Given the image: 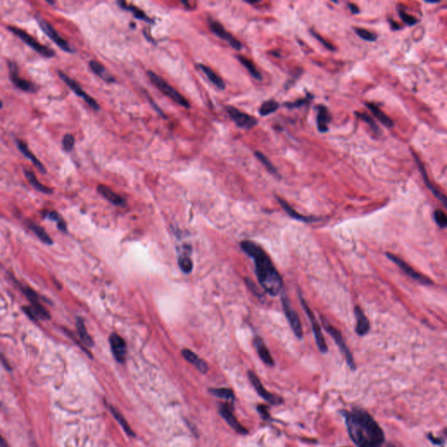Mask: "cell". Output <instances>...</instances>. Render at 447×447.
Here are the masks:
<instances>
[{
    "label": "cell",
    "instance_id": "obj_26",
    "mask_svg": "<svg viewBox=\"0 0 447 447\" xmlns=\"http://www.w3.org/2000/svg\"><path fill=\"white\" fill-rule=\"evenodd\" d=\"M182 356H183V358L188 361L189 362H191L192 364H194L198 369H199L200 372L202 373H206L208 371V365L204 360H202L201 358H199L197 355L195 354L194 352H192L191 350H188V349H183L182 350Z\"/></svg>",
    "mask_w": 447,
    "mask_h": 447
},
{
    "label": "cell",
    "instance_id": "obj_20",
    "mask_svg": "<svg viewBox=\"0 0 447 447\" xmlns=\"http://www.w3.org/2000/svg\"><path fill=\"white\" fill-rule=\"evenodd\" d=\"M253 345L256 349L257 353L259 355V357H260V358L262 360V362H264L265 364L270 366V367L274 366V360H273L270 351H269L268 347L265 344L264 341L262 340L261 337L256 336L253 340Z\"/></svg>",
    "mask_w": 447,
    "mask_h": 447
},
{
    "label": "cell",
    "instance_id": "obj_47",
    "mask_svg": "<svg viewBox=\"0 0 447 447\" xmlns=\"http://www.w3.org/2000/svg\"><path fill=\"white\" fill-rule=\"evenodd\" d=\"M427 438L428 440H430V442L435 446L441 447H444L445 446V440H442L440 437H435L432 433H428Z\"/></svg>",
    "mask_w": 447,
    "mask_h": 447
},
{
    "label": "cell",
    "instance_id": "obj_29",
    "mask_svg": "<svg viewBox=\"0 0 447 447\" xmlns=\"http://www.w3.org/2000/svg\"><path fill=\"white\" fill-rule=\"evenodd\" d=\"M76 328H77V331H78L79 337L81 339L82 343L87 347H89V348L93 347L94 345V342H93L92 337L88 333L87 328H86L85 323H84V321H83L82 317H77Z\"/></svg>",
    "mask_w": 447,
    "mask_h": 447
},
{
    "label": "cell",
    "instance_id": "obj_37",
    "mask_svg": "<svg viewBox=\"0 0 447 447\" xmlns=\"http://www.w3.org/2000/svg\"><path fill=\"white\" fill-rule=\"evenodd\" d=\"M255 156H256L258 160H259V161H260V162H261V163H262L263 165H264L265 167H266V169H267V170H268V171L269 172L271 173V174H272V175L274 176H279V173H278V171H277V169L275 168V166H274V165H273V164L271 163V161H270V160H269L268 158L267 157V156H265L264 154H263L262 152H255Z\"/></svg>",
    "mask_w": 447,
    "mask_h": 447
},
{
    "label": "cell",
    "instance_id": "obj_15",
    "mask_svg": "<svg viewBox=\"0 0 447 447\" xmlns=\"http://www.w3.org/2000/svg\"><path fill=\"white\" fill-rule=\"evenodd\" d=\"M8 67H9L10 80H11V82H12L13 85L17 87L18 89L23 90L25 92L35 93L36 88L32 83L28 82L25 79L20 78L18 66H17V64L15 62H9Z\"/></svg>",
    "mask_w": 447,
    "mask_h": 447
},
{
    "label": "cell",
    "instance_id": "obj_25",
    "mask_svg": "<svg viewBox=\"0 0 447 447\" xmlns=\"http://www.w3.org/2000/svg\"><path fill=\"white\" fill-rule=\"evenodd\" d=\"M198 66H199V69L202 71L204 74H206V76H207V78L209 79V81H210L214 86H216L218 89H226V83L224 82V80H223L218 74H216L210 67L206 66L205 64H201V63L199 64Z\"/></svg>",
    "mask_w": 447,
    "mask_h": 447
},
{
    "label": "cell",
    "instance_id": "obj_18",
    "mask_svg": "<svg viewBox=\"0 0 447 447\" xmlns=\"http://www.w3.org/2000/svg\"><path fill=\"white\" fill-rule=\"evenodd\" d=\"M277 201L279 202L282 209L286 211L290 218L294 219H297L299 221L304 222V223H315V222H319L323 219L321 217H315V216H306L302 214L299 213L296 211L289 204H288L284 199H280L279 197H276Z\"/></svg>",
    "mask_w": 447,
    "mask_h": 447
},
{
    "label": "cell",
    "instance_id": "obj_32",
    "mask_svg": "<svg viewBox=\"0 0 447 447\" xmlns=\"http://www.w3.org/2000/svg\"><path fill=\"white\" fill-rule=\"evenodd\" d=\"M237 58L239 60V62L241 63L242 65L247 69L249 74H251V76L253 78L255 79L257 81H262V75L260 73V71L257 69V67L253 64V61H251L250 60L245 58V56H242V55H238Z\"/></svg>",
    "mask_w": 447,
    "mask_h": 447
},
{
    "label": "cell",
    "instance_id": "obj_4",
    "mask_svg": "<svg viewBox=\"0 0 447 447\" xmlns=\"http://www.w3.org/2000/svg\"><path fill=\"white\" fill-rule=\"evenodd\" d=\"M321 321H322V324H323V328H325V330L330 334L331 337L333 338L334 342L336 343V345L338 346L339 350L344 356V358L346 359L347 364L350 367L351 370L354 371L355 369H357L354 358H353L352 353L350 352L349 347L347 346L346 342L342 337V333L336 328L332 326L330 323L327 321L326 318L323 317V315H321Z\"/></svg>",
    "mask_w": 447,
    "mask_h": 447
},
{
    "label": "cell",
    "instance_id": "obj_56",
    "mask_svg": "<svg viewBox=\"0 0 447 447\" xmlns=\"http://www.w3.org/2000/svg\"><path fill=\"white\" fill-rule=\"evenodd\" d=\"M2 108H3V102L0 101V109H2Z\"/></svg>",
    "mask_w": 447,
    "mask_h": 447
},
{
    "label": "cell",
    "instance_id": "obj_7",
    "mask_svg": "<svg viewBox=\"0 0 447 447\" xmlns=\"http://www.w3.org/2000/svg\"><path fill=\"white\" fill-rule=\"evenodd\" d=\"M281 303H282V307H283L286 318L288 320L294 334H296L297 338L302 339L303 329H302L299 315L297 314V312L294 309V307H292L291 302L288 299V296L285 294V292L281 294Z\"/></svg>",
    "mask_w": 447,
    "mask_h": 447
},
{
    "label": "cell",
    "instance_id": "obj_17",
    "mask_svg": "<svg viewBox=\"0 0 447 447\" xmlns=\"http://www.w3.org/2000/svg\"><path fill=\"white\" fill-rule=\"evenodd\" d=\"M219 413L229 424L230 426L234 429L239 434H247L248 431L238 421L236 417L234 416L233 408L228 404H224L219 408Z\"/></svg>",
    "mask_w": 447,
    "mask_h": 447
},
{
    "label": "cell",
    "instance_id": "obj_11",
    "mask_svg": "<svg viewBox=\"0 0 447 447\" xmlns=\"http://www.w3.org/2000/svg\"><path fill=\"white\" fill-rule=\"evenodd\" d=\"M247 374H248L249 380L251 382V384L253 385V388L255 389L257 393L264 400L267 401L270 405H276V406L277 405L284 404V400H283L282 397H279V396L274 395V394H272V393L269 392L267 389H265L264 386H263L262 383L260 380V378L258 377V376L253 371L249 370Z\"/></svg>",
    "mask_w": 447,
    "mask_h": 447
},
{
    "label": "cell",
    "instance_id": "obj_51",
    "mask_svg": "<svg viewBox=\"0 0 447 447\" xmlns=\"http://www.w3.org/2000/svg\"><path fill=\"white\" fill-rule=\"evenodd\" d=\"M348 6H349V9H350L351 13H353V14H358L360 12L359 8L356 4L350 3V4H348Z\"/></svg>",
    "mask_w": 447,
    "mask_h": 447
},
{
    "label": "cell",
    "instance_id": "obj_40",
    "mask_svg": "<svg viewBox=\"0 0 447 447\" xmlns=\"http://www.w3.org/2000/svg\"><path fill=\"white\" fill-rule=\"evenodd\" d=\"M354 31L358 34V37H360L363 40L369 41V42H374V41L377 40V36L376 34H374L373 32L367 30V29H364V28H354Z\"/></svg>",
    "mask_w": 447,
    "mask_h": 447
},
{
    "label": "cell",
    "instance_id": "obj_16",
    "mask_svg": "<svg viewBox=\"0 0 447 447\" xmlns=\"http://www.w3.org/2000/svg\"><path fill=\"white\" fill-rule=\"evenodd\" d=\"M109 343L111 350L117 362L123 363L127 356V345L122 337L118 334L113 333L109 336Z\"/></svg>",
    "mask_w": 447,
    "mask_h": 447
},
{
    "label": "cell",
    "instance_id": "obj_1",
    "mask_svg": "<svg viewBox=\"0 0 447 447\" xmlns=\"http://www.w3.org/2000/svg\"><path fill=\"white\" fill-rule=\"evenodd\" d=\"M347 431L357 447H383L385 432L373 417L364 409L354 407L350 412L341 411Z\"/></svg>",
    "mask_w": 447,
    "mask_h": 447
},
{
    "label": "cell",
    "instance_id": "obj_45",
    "mask_svg": "<svg viewBox=\"0 0 447 447\" xmlns=\"http://www.w3.org/2000/svg\"><path fill=\"white\" fill-rule=\"evenodd\" d=\"M310 32H311L312 35L314 36V37H315V38H316V39H318V40H319L320 42H321V43H322V44H323V47H326V48H327V49H328V50H329V51L335 50V48H334V46H333V45H332V44H330V43H329V42H328V41H327V40H325V39H323V37H322V36L319 35V34H318V33H317V32H315V31H313V30H310Z\"/></svg>",
    "mask_w": 447,
    "mask_h": 447
},
{
    "label": "cell",
    "instance_id": "obj_50",
    "mask_svg": "<svg viewBox=\"0 0 447 447\" xmlns=\"http://www.w3.org/2000/svg\"><path fill=\"white\" fill-rule=\"evenodd\" d=\"M245 281H246V285L248 286V288L251 289V291H253L256 296H262L261 292L259 290V288H257L256 285L254 284L252 280H249V279H245Z\"/></svg>",
    "mask_w": 447,
    "mask_h": 447
},
{
    "label": "cell",
    "instance_id": "obj_55",
    "mask_svg": "<svg viewBox=\"0 0 447 447\" xmlns=\"http://www.w3.org/2000/svg\"><path fill=\"white\" fill-rule=\"evenodd\" d=\"M47 4H56V3H55V2H54V1H47Z\"/></svg>",
    "mask_w": 447,
    "mask_h": 447
},
{
    "label": "cell",
    "instance_id": "obj_35",
    "mask_svg": "<svg viewBox=\"0 0 447 447\" xmlns=\"http://www.w3.org/2000/svg\"><path fill=\"white\" fill-rule=\"evenodd\" d=\"M118 4L121 6V8H123L125 10L127 11H130L134 13V15L136 18H137L138 20H145L147 22H151V20L149 18L148 16L145 14V12H143L141 9H139L138 7H136L134 5H128L126 2L124 1H119L118 2Z\"/></svg>",
    "mask_w": 447,
    "mask_h": 447
},
{
    "label": "cell",
    "instance_id": "obj_44",
    "mask_svg": "<svg viewBox=\"0 0 447 447\" xmlns=\"http://www.w3.org/2000/svg\"><path fill=\"white\" fill-rule=\"evenodd\" d=\"M75 144V139L74 136L71 134H66L63 136L62 139V148L66 152H70L73 150Z\"/></svg>",
    "mask_w": 447,
    "mask_h": 447
},
{
    "label": "cell",
    "instance_id": "obj_42",
    "mask_svg": "<svg viewBox=\"0 0 447 447\" xmlns=\"http://www.w3.org/2000/svg\"><path fill=\"white\" fill-rule=\"evenodd\" d=\"M397 12H398V14L400 16L401 20H403L409 27L415 26L416 24L418 23V20L417 18H415L414 16L408 14L403 8H397Z\"/></svg>",
    "mask_w": 447,
    "mask_h": 447
},
{
    "label": "cell",
    "instance_id": "obj_43",
    "mask_svg": "<svg viewBox=\"0 0 447 447\" xmlns=\"http://www.w3.org/2000/svg\"><path fill=\"white\" fill-rule=\"evenodd\" d=\"M433 218H434V220H435L436 224L438 226H440V228L442 229H445L447 226V214L445 213V211L440 209H438L434 211L433 213Z\"/></svg>",
    "mask_w": 447,
    "mask_h": 447
},
{
    "label": "cell",
    "instance_id": "obj_39",
    "mask_svg": "<svg viewBox=\"0 0 447 447\" xmlns=\"http://www.w3.org/2000/svg\"><path fill=\"white\" fill-rule=\"evenodd\" d=\"M356 116L361 119L362 121H365L366 123H368L369 125V127L371 128V130L373 131L375 134L377 135H380L381 134V129L379 128V127L377 126L376 121H374L373 119L371 117H369V115H367L365 113H359V112H357L356 113Z\"/></svg>",
    "mask_w": 447,
    "mask_h": 447
},
{
    "label": "cell",
    "instance_id": "obj_54",
    "mask_svg": "<svg viewBox=\"0 0 447 447\" xmlns=\"http://www.w3.org/2000/svg\"><path fill=\"white\" fill-rule=\"evenodd\" d=\"M386 447H396V446H394V445H393V444L389 443V444H387V446H386Z\"/></svg>",
    "mask_w": 447,
    "mask_h": 447
},
{
    "label": "cell",
    "instance_id": "obj_23",
    "mask_svg": "<svg viewBox=\"0 0 447 447\" xmlns=\"http://www.w3.org/2000/svg\"><path fill=\"white\" fill-rule=\"evenodd\" d=\"M413 156L415 157L416 163H417V166H418L420 172H421V174L423 176V179H424V183L426 184V186L429 188V190H431V191L434 194V196H435L437 199L443 203L444 206L447 207V198H446V196H445L441 191H439L438 189H436L435 187L432 185V183H431L430 180H429V178H428L427 173H426V171H425V169H424V165L420 162L418 157H417L415 154H413Z\"/></svg>",
    "mask_w": 447,
    "mask_h": 447
},
{
    "label": "cell",
    "instance_id": "obj_14",
    "mask_svg": "<svg viewBox=\"0 0 447 447\" xmlns=\"http://www.w3.org/2000/svg\"><path fill=\"white\" fill-rule=\"evenodd\" d=\"M209 28H210V31H212L218 37H219L220 39L226 40V42L228 43L230 46L233 47L234 49L237 51L241 50L242 47H243L241 42L238 39H236L235 37L232 35L230 32L226 31L221 24L218 23V21L210 20L209 21Z\"/></svg>",
    "mask_w": 447,
    "mask_h": 447
},
{
    "label": "cell",
    "instance_id": "obj_53",
    "mask_svg": "<svg viewBox=\"0 0 447 447\" xmlns=\"http://www.w3.org/2000/svg\"><path fill=\"white\" fill-rule=\"evenodd\" d=\"M390 25H391V28H392L393 30H397V29H399V28H399V26H398L396 22H394L393 20H390Z\"/></svg>",
    "mask_w": 447,
    "mask_h": 447
},
{
    "label": "cell",
    "instance_id": "obj_6",
    "mask_svg": "<svg viewBox=\"0 0 447 447\" xmlns=\"http://www.w3.org/2000/svg\"><path fill=\"white\" fill-rule=\"evenodd\" d=\"M298 294H299V299L300 304L303 307L304 311L306 313V315H307V317H308V319H309L310 323H311L312 329H313V333H314V336H315L316 345L318 347L321 353L326 354L328 349V346H327V342L325 341V339H324V336H323L319 323H318L317 319L315 318V315L312 311L311 308L308 306V304L306 302V300L304 299L301 293H299V291Z\"/></svg>",
    "mask_w": 447,
    "mask_h": 447
},
{
    "label": "cell",
    "instance_id": "obj_13",
    "mask_svg": "<svg viewBox=\"0 0 447 447\" xmlns=\"http://www.w3.org/2000/svg\"><path fill=\"white\" fill-rule=\"evenodd\" d=\"M13 280L16 281L15 279H13ZM16 283L19 285L20 291H22L24 295L28 298V300L31 302L32 308L39 316V319H50V314L47 312V309L44 307L42 304L40 303L39 296L36 294L35 292L33 291L31 288H28V287H25V286L20 285L18 281H16Z\"/></svg>",
    "mask_w": 447,
    "mask_h": 447
},
{
    "label": "cell",
    "instance_id": "obj_27",
    "mask_svg": "<svg viewBox=\"0 0 447 447\" xmlns=\"http://www.w3.org/2000/svg\"><path fill=\"white\" fill-rule=\"evenodd\" d=\"M89 68L93 74H96L100 78L102 79L104 82H108V83H112V82H116V80H115L113 76L109 74V72L104 67V66L101 63L98 62L96 60H91V61H89Z\"/></svg>",
    "mask_w": 447,
    "mask_h": 447
},
{
    "label": "cell",
    "instance_id": "obj_46",
    "mask_svg": "<svg viewBox=\"0 0 447 447\" xmlns=\"http://www.w3.org/2000/svg\"><path fill=\"white\" fill-rule=\"evenodd\" d=\"M22 309H23L24 313L28 315V317L30 319L32 320V321H38L39 319V316L36 314L32 307L25 306V307H22Z\"/></svg>",
    "mask_w": 447,
    "mask_h": 447
},
{
    "label": "cell",
    "instance_id": "obj_31",
    "mask_svg": "<svg viewBox=\"0 0 447 447\" xmlns=\"http://www.w3.org/2000/svg\"><path fill=\"white\" fill-rule=\"evenodd\" d=\"M28 227L34 233L36 236L39 238V239H40L43 243H45V244H47V245H53V244H54V241H53L52 238L48 235L47 232L43 229L42 227L38 226L35 223H33V222L31 221H28Z\"/></svg>",
    "mask_w": 447,
    "mask_h": 447
},
{
    "label": "cell",
    "instance_id": "obj_2",
    "mask_svg": "<svg viewBox=\"0 0 447 447\" xmlns=\"http://www.w3.org/2000/svg\"><path fill=\"white\" fill-rule=\"evenodd\" d=\"M240 247L254 261L257 279L262 288L271 296H278L283 288V280L268 254L251 240L242 241Z\"/></svg>",
    "mask_w": 447,
    "mask_h": 447
},
{
    "label": "cell",
    "instance_id": "obj_5",
    "mask_svg": "<svg viewBox=\"0 0 447 447\" xmlns=\"http://www.w3.org/2000/svg\"><path fill=\"white\" fill-rule=\"evenodd\" d=\"M7 29L14 35L20 38L21 40H23L28 46L31 47L36 53H38L43 57H45V58H54L55 57V51L38 42L32 36L30 35L27 31H23L20 28H16V27H12V26L7 27Z\"/></svg>",
    "mask_w": 447,
    "mask_h": 447
},
{
    "label": "cell",
    "instance_id": "obj_21",
    "mask_svg": "<svg viewBox=\"0 0 447 447\" xmlns=\"http://www.w3.org/2000/svg\"><path fill=\"white\" fill-rule=\"evenodd\" d=\"M16 144H17V147L19 149V150L23 154V156H26L28 159L30 160L32 164L35 166L36 169L40 173H42V174L47 173V170L44 166V164L32 154V152L28 148V144L22 140L16 141Z\"/></svg>",
    "mask_w": 447,
    "mask_h": 447
},
{
    "label": "cell",
    "instance_id": "obj_8",
    "mask_svg": "<svg viewBox=\"0 0 447 447\" xmlns=\"http://www.w3.org/2000/svg\"><path fill=\"white\" fill-rule=\"evenodd\" d=\"M385 255L389 259V261H392L394 264L397 265V267L403 272H405L407 275L412 278L413 280L419 282L420 284L425 285V286L433 285V281L431 279H429L428 277L421 274L420 272H417L415 269L412 268L408 263H406L405 261H403L399 257H397V255H395V254H393L391 253H385Z\"/></svg>",
    "mask_w": 447,
    "mask_h": 447
},
{
    "label": "cell",
    "instance_id": "obj_52",
    "mask_svg": "<svg viewBox=\"0 0 447 447\" xmlns=\"http://www.w3.org/2000/svg\"><path fill=\"white\" fill-rule=\"evenodd\" d=\"M0 447H10L1 434H0Z\"/></svg>",
    "mask_w": 447,
    "mask_h": 447
},
{
    "label": "cell",
    "instance_id": "obj_19",
    "mask_svg": "<svg viewBox=\"0 0 447 447\" xmlns=\"http://www.w3.org/2000/svg\"><path fill=\"white\" fill-rule=\"evenodd\" d=\"M354 314L356 321H357L355 331L359 336H363L368 334V332L370 329V323H369V319L360 306H355Z\"/></svg>",
    "mask_w": 447,
    "mask_h": 447
},
{
    "label": "cell",
    "instance_id": "obj_49",
    "mask_svg": "<svg viewBox=\"0 0 447 447\" xmlns=\"http://www.w3.org/2000/svg\"><path fill=\"white\" fill-rule=\"evenodd\" d=\"M258 412H260L261 416L264 420H268L270 418V414L268 412V408L265 405H259L258 406Z\"/></svg>",
    "mask_w": 447,
    "mask_h": 447
},
{
    "label": "cell",
    "instance_id": "obj_38",
    "mask_svg": "<svg viewBox=\"0 0 447 447\" xmlns=\"http://www.w3.org/2000/svg\"><path fill=\"white\" fill-rule=\"evenodd\" d=\"M210 392L216 397L224 398L226 400H234V393L232 389L227 388H218V389H210Z\"/></svg>",
    "mask_w": 447,
    "mask_h": 447
},
{
    "label": "cell",
    "instance_id": "obj_34",
    "mask_svg": "<svg viewBox=\"0 0 447 447\" xmlns=\"http://www.w3.org/2000/svg\"><path fill=\"white\" fill-rule=\"evenodd\" d=\"M279 108H280V103L272 99V100L265 101L261 104V108L259 109V113L261 117H268L269 115L274 113Z\"/></svg>",
    "mask_w": 447,
    "mask_h": 447
},
{
    "label": "cell",
    "instance_id": "obj_10",
    "mask_svg": "<svg viewBox=\"0 0 447 447\" xmlns=\"http://www.w3.org/2000/svg\"><path fill=\"white\" fill-rule=\"evenodd\" d=\"M58 74L60 78L61 79L63 82H65L66 85L74 91V93L76 95L82 98L91 109H93L94 111H99L101 109V107L98 104L97 101H95L93 97H91L89 94L86 93L85 91L82 89V87L79 85V83L69 77L68 75H66L65 73H63L62 71H59Z\"/></svg>",
    "mask_w": 447,
    "mask_h": 447
},
{
    "label": "cell",
    "instance_id": "obj_3",
    "mask_svg": "<svg viewBox=\"0 0 447 447\" xmlns=\"http://www.w3.org/2000/svg\"><path fill=\"white\" fill-rule=\"evenodd\" d=\"M149 80L152 82V84L156 87V89L165 94L166 96L171 99L172 101H175L181 107H183L185 109H190L191 105L190 102L187 101L186 98L183 96L181 93H179L178 90H176L172 86L170 85L166 81H164L161 76L152 71L147 72Z\"/></svg>",
    "mask_w": 447,
    "mask_h": 447
},
{
    "label": "cell",
    "instance_id": "obj_36",
    "mask_svg": "<svg viewBox=\"0 0 447 447\" xmlns=\"http://www.w3.org/2000/svg\"><path fill=\"white\" fill-rule=\"evenodd\" d=\"M179 266L180 269L183 271L184 273H190L193 268V263L191 261V257L189 253L186 252H183L181 255L179 257Z\"/></svg>",
    "mask_w": 447,
    "mask_h": 447
},
{
    "label": "cell",
    "instance_id": "obj_28",
    "mask_svg": "<svg viewBox=\"0 0 447 447\" xmlns=\"http://www.w3.org/2000/svg\"><path fill=\"white\" fill-rule=\"evenodd\" d=\"M24 173H25V176L28 179V182L30 183L31 186L35 189L36 191H39V192L44 193V194H53V192H54L53 189H51L49 187L46 186L42 183H39V180L36 178V176L34 175V173L32 171L28 170V169H25Z\"/></svg>",
    "mask_w": 447,
    "mask_h": 447
},
{
    "label": "cell",
    "instance_id": "obj_30",
    "mask_svg": "<svg viewBox=\"0 0 447 447\" xmlns=\"http://www.w3.org/2000/svg\"><path fill=\"white\" fill-rule=\"evenodd\" d=\"M366 107L371 111V113L373 114L375 117H377L378 121L385 125L386 127L392 128L394 126L392 120L388 116H386L378 106L375 105L373 103H366Z\"/></svg>",
    "mask_w": 447,
    "mask_h": 447
},
{
    "label": "cell",
    "instance_id": "obj_12",
    "mask_svg": "<svg viewBox=\"0 0 447 447\" xmlns=\"http://www.w3.org/2000/svg\"><path fill=\"white\" fill-rule=\"evenodd\" d=\"M226 110L227 114L229 115L231 119L235 122L239 128H245V129H251L254 128L258 124V121L256 118L249 116L247 114L243 113L239 111L238 109L234 108L233 106H226Z\"/></svg>",
    "mask_w": 447,
    "mask_h": 447
},
{
    "label": "cell",
    "instance_id": "obj_33",
    "mask_svg": "<svg viewBox=\"0 0 447 447\" xmlns=\"http://www.w3.org/2000/svg\"><path fill=\"white\" fill-rule=\"evenodd\" d=\"M109 409L111 414L113 415L114 417L117 420V422L119 424H121V427L123 428L125 432L128 434V436H132V437H135V433L131 430V428L129 426V424H128L127 420L125 419L124 417L122 416L121 412H119L116 407H114L112 405H109Z\"/></svg>",
    "mask_w": 447,
    "mask_h": 447
},
{
    "label": "cell",
    "instance_id": "obj_48",
    "mask_svg": "<svg viewBox=\"0 0 447 447\" xmlns=\"http://www.w3.org/2000/svg\"><path fill=\"white\" fill-rule=\"evenodd\" d=\"M44 217L49 218L50 220H53V221L57 222V223L62 218V217L57 211H47V212L44 213Z\"/></svg>",
    "mask_w": 447,
    "mask_h": 447
},
{
    "label": "cell",
    "instance_id": "obj_9",
    "mask_svg": "<svg viewBox=\"0 0 447 447\" xmlns=\"http://www.w3.org/2000/svg\"><path fill=\"white\" fill-rule=\"evenodd\" d=\"M36 19H37V21H38V24H39V28H41V30L45 32V34L52 41H54V43H55L61 50L66 52V53H69V54H73V53L75 52L74 48L71 47L66 39H64L62 37H60V35L56 31L55 28L51 26L50 24L47 22L44 19H41V18H39V17H37Z\"/></svg>",
    "mask_w": 447,
    "mask_h": 447
},
{
    "label": "cell",
    "instance_id": "obj_24",
    "mask_svg": "<svg viewBox=\"0 0 447 447\" xmlns=\"http://www.w3.org/2000/svg\"><path fill=\"white\" fill-rule=\"evenodd\" d=\"M97 191L103 198H105L108 201L115 206H123L126 203L125 199L121 198L120 195L114 192L111 189H109V187L105 186L103 184H100L97 187Z\"/></svg>",
    "mask_w": 447,
    "mask_h": 447
},
{
    "label": "cell",
    "instance_id": "obj_22",
    "mask_svg": "<svg viewBox=\"0 0 447 447\" xmlns=\"http://www.w3.org/2000/svg\"><path fill=\"white\" fill-rule=\"evenodd\" d=\"M316 109L318 110V115L316 117L317 128H318L319 132H328V124L332 121V116H331L330 112L327 107L323 105H319Z\"/></svg>",
    "mask_w": 447,
    "mask_h": 447
},
{
    "label": "cell",
    "instance_id": "obj_41",
    "mask_svg": "<svg viewBox=\"0 0 447 447\" xmlns=\"http://www.w3.org/2000/svg\"><path fill=\"white\" fill-rule=\"evenodd\" d=\"M312 99H313V95L310 94V93H307L306 97L298 99V100H296V101H293V102H285L283 106L286 107V108H288V109H297V108H300L301 106L306 105L307 103L311 101Z\"/></svg>",
    "mask_w": 447,
    "mask_h": 447
}]
</instances>
